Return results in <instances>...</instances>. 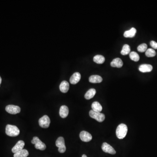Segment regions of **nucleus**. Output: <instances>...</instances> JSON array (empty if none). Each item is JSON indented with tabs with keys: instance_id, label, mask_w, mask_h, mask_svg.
<instances>
[{
	"instance_id": "21",
	"label": "nucleus",
	"mask_w": 157,
	"mask_h": 157,
	"mask_svg": "<svg viewBox=\"0 0 157 157\" xmlns=\"http://www.w3.org/2000/svg\"><path fill=\"white\" fill-rule=\"evenodd\" d=\"M105 58L102 55H96L94 58V62L99 64L103 63L105 62Z\"/></svg>"
},
{
	"instance_id": "1",
	"label": "nucleus",
	"mask_w": 157,
	"mask_h": 157,
	"mask_svg": "<svg viewBox=\"0 0 157 157\" xmlns=\"http://www.w3.org/2000/svg\"><path fill=\"white\" fill-rule=\"evenodd\" d=\"M128 128L127 126L124 124H121L117 126L116 129V135L118 138L122 139L127 134Z\"/></svg>"
},
{
	"instance_id": "6",
	"label": "nucleus",
	"mask_w": 157,
	"mask_h": 157,
	"mask_svg": "<svg viewBox=\"0 0 157 157\" xmlns=\"http://www.w3.org/2000/svg\"><path fill=\"white\" fill-rule=\"evenodd\" d=\"M39 125L41 127L47 128L50 127V120L47 115H44L39 119Z\"/></svg>"
},
{
	"instance_id": "9",
	"label": "nucleus",
	"mask_w": 157,
	"mask_h": 157,
	"mask_svg": "<svg viewBox=\"0 0 157 157\" xmlns=\"http://www.w3.org/2000/svg\"><path fill=\"white\" fill-rule=\"evenodd\" d=\"M81 139L84 142H87L92 139V136L90 134L86 131H82L80 134Z\"/></svg>"
},
{
	"instance_id": "5",
	"label": "nucleus",
	"mask_w": 157,
	"mask_h": 157,
	"mask_svg": "<svg viewBox=\"0 0 157 157\" xmlns=\"http://www.w3.org/2000/svg\"><path fill=\"white\" fill-rule=\"evenodd\" d=\"M56 146L58 147V151L61 153H63L66 151V147L64 139L63 137L58 138L56 142Z\"/></svg>"
},
{
	"instance_id": "13",
	"label": "nucleus",
	"mask_w": 157,
	"mask_h": 157,
	"mask_svg": "<svg viewBox=\"0 0 157 157\" xmlns=\"http://www.w3.org/2000/svg\"><path fill=\"white\" fill-rule=\"evenodd\" d=\"M110 65L113 67L121 68L123 65V61L119 58L114 59L110 63Z\"/></svg>"
},
{
	"instance_id": "23",
	"label": "nucleus",
	"mask_w": 157,
	"mask_h": 157,
	"mask_svg": "<svg viewBox=\"0 0 157 157\" xmlns=\"http://www.w3.org/2000/svg\"><path fill=\"white\" fill-rule=\"evenodd\" d=\"M130 51H131V49H130V46L128 45L125 44L123 46V49L121 53V55L125 56V55H127V54H129Z\"/></svg>"
},
{
	"instance_id": "8",
	"label": "nucleus",
	"mask_w": 157,
	"mask_h": 157,
	"mask_svg": "<svg viewBox=\"0 0 157 157\" xmlns=\"http://www.w3.org/2000/svg\"><path fill=\"white\" fill-rule=\"evenodd\" d=\"M101 147L103 151L105 153L112 154H114L116 153L114 149L109 144H107L106 142H104L102 144Z\"/></svg>"
},
{
	"instance_id": "27",
	"label": "nucleus",
	"mask_w": 157,
	"mask_h": 157,
	"mask_svg": "<svg viewBox=\"0 0 157 157\" xmlns=\"http://www.w3.org/2000/svg\"><path fill=\"white\" fill-rule=\"evenodd\" d=\"M1 81H2V79H1V77L0 76V85L1 84Z\"/></svg>"
},
{
	"instance_id": "26",
	"label": "nucleus",
	"mask_w": 157,
	"mask_h": 157,
	"mask_svg": "<svg viewBox=\"0 0 157 157\" xmlns=\"http://www.w3.org/2000/svg\"><path fill=\"white\" fill-rule=\"evenodd\" d=\"M150 45L154 49H157V43L155 41H151L150 42Z\"/></svg>"
},
{
	"instance_id": "14",
	"label": "nucleus",
	"mask_w": 157,
	"mask_h": 157,
	"mask_svg": "<svg viewBox=\"0 0 157 157\" xmlns=\"http://www.w3.org/2000/svg\"><path fill=\"white\" fill-rule=\"evenodd\" d=\"M152 70V66L150 64H142L139 67L140 71L142 72H150Z\"/></svg>"
},
{
	"instance_id": "28",
	"label": "nucleus",
	"mask_w": 157,
	"mask_h": 157,
	"mask_svg": "<svg viewBox=\"0 0 157 157\" xmlns=\"http://www.w3.org/2000/svg\"><path fill=\"white\" fill-rule=\"evenodd\" d=\"M82 157H87V155H85V154H83V155H82Z\"/></svg>"
},
{
	"instance_id": "15",
	"label": "nucleus",
	"mask_w": 157,
	"mask_h": 157,
	"mask_svg": "<svg viewBox=\"0 0 157 157\" xmlns=\"http://www.w3.org/2000/svg\"><path fill=\"white\" fill-rule=\"evenodd\" d=\"M70 88L69 83L66 81H63L61 82L59 86L60 91L62 93H66L68 92Z\"/></svg>"
},
{
	"instance_id": "17",
	"label": "nucleus",
	"mask_w": 157,
	"mask_h": 157,
	"mask_svg": "<svg viewBox=\"0 0 157 157\" xmlns=\"http://www.w3.org/2000/svg\"><path fill=\"white\" fill-rule=\"evenodd\" d=\"M136 32V29L134 28H132L130 30L125 32L124 35L125 38H133L135 36Z\"/></svg>"
},
{
	"instance_id": "16",
	"label": "nucleus",
	"mask_w": 157,
	"mask_h": 157,
	"mask_svg": "<svg viewBox=\"0 0 157 157\" xmlns=\"http://www.w3.org/2000/svg\"><path fill=\"white\" fill-rule=\"evenodd\" d=\"M102 81V78L99 75H92L89 78L90 82L91 83H100Z\"/></svg>"
},
{
	"instance_id": "12",
	"label": "nucleus",
	"mask_w": 157,
	"mask_h": 157,
	"mask_svg": "<svg viewBox=\"0 0 157 157\" xmlns=\"http://www.w3.org/2000/svg\"><path fill=\"white\" fill-rule=\"evenodd\" d=\"M69 108L65 105L61 106L59 110V115L63 118H66L69 114Z\"/></svg>"
},
{
	"instance_id": "25",
	"label": "nucleus",
	"mask_w": 157,
	"mask_h": 157,
	"mask_svg": "<svg viewBox=\"0 0 157 157\" xmlns=\"http://www.w3.org/2000/svg\"><path fill=\"white\" fill-rule=\"evenodd\" d=\"M147 48V45L145 43H143L139 45L137 49H138V51L139 52H144L146 51Z\"/></svg>"
},
{
	"instance_id": "3",
	"label": "nucleus",
	"mask_w": 157,
	"mask_h": 157,
	"mask_svg": "<svg viewBox=\"0 0 157 157\" xmlns=\"http://www.w3.org/2000/svg\"><path fill=\"white\" fill-rule=\"evenodd\" d=\"M89 115L92 118L94 119L98 122H102L105 119V115L101 112H95L93 110H90Z\"/></svg>"
},
{
	"instance_id": "20",
	"label": "nucleus",
	"mask_w": 157,
	"mask_h": 157,
	"mask_svg": "<svg viewBox=\"0 0 157 157\" xmlns=\"http://www.w3.org/2000/svg\"><path fill=\"white\" fill-rule=\"evenodd\" d=\"M96 93V90L94 89H90L85 95V99L87 100H90L91 98H93Z\"/></svg>"
},
{
	"instance_id": "18",
	"label": "nucleus",
	"mask_w": 157,
	"mask_h": 157,
	"mask_svg": "<svg viewBox=\"0 0 157 157\" xmlns=\"http://www.w3.org/2000/svg\"><path fill=\"white\" fill-rule=\"evenodd\" d=\"M91 107H92V110L95 112H101L102 110V107L98 102H94L92 103Z\"/></svg>"
},
{
	"instance_id": "11",
	"label": "nucleus",
	"mask_w": 157,
	"mask_h": 157,
	"mask_svg": "<svg viewBox=\"0 0 157 157\" xmlns=\"http://www.w3.org/2000/svg\"><path fill=\"white\" fill-rule=\"evenodd\" d=\"M81 75L79 72H75L70 78V83L72 84H76L80 81Z\"/></svg>"
},
{
	"instance_id": "7",
	"label": "nucleus",
	"mask_w": 157,
	"mask_h": 157,
	"mask_svg": "<svg viewBox=\"0 0 157 157\" xmlns=\"http://www.w3.org/2000/svg\"><path fill=\"white\" fill-rule=\"evenodd\" d=\"M6 110L9 114H16L20 112L21 108L19 106L14 105H9L6 107Z\"/></svg>"
},
{
	"instance_id": "4",
	"label": "nucleus",
	"mask_w": 157,
	"mask_h": 157,
	"mask_svg": "<svg viewBox=\"0 0 157 157\" xmlns=\"http://www.w3.org/2000/svg\"><path fill=\"white\" fill-rule=\"evenodd\" d=\"M31 142L32 144L34 145V147L36 149L41 151H43L46 149V145L43 142H42L38 137H34Z\"/></svg>"
},
{
	"instance_id": "19",
	"label": "nucleus",
	"mask_w": 157,
	"mask_h": 157,
	"mask_svg": "<svg viewBox=\"0 0 157 157\" xmlns=\"http://www.w3.org/2000/svg\"><path fill=\"white\" fill-rule=\"evenodd\" d=\"M29 155L28 151L26 149H22L21 151L14 153V157H27Z\"/></svg>"
},
{
	"instance_id": "2",
	"label": "nucleus",
	"mask_w": 157,
	"mask_h": 157,
	"mask_svg": "<svg viewBox=\"0 0 157 157\" xmlns=\"http://www.w3.org/2000/svg\"><path fill=\"white\" fill-rule=\"evenodd\" d=\"M6 132L10 137H16L19 134L20 130L16 126L8 125L6 127Z\"/></svg>"
},
{
	"instance_id": "10",
	"label": "nucleus",
	"mask_w": 157,
	"mask_h": 157,
	"mask_svg": "<svg viewBox=\"0 0 157 157\" xmlns=\"http://www.w3.org/2000/svg\"><path fill=\"white\" fill-rule=\"evenodd\" d=\"M25 143L23 140H19L14 147L12 148V152L16 153L19 151H21L24 148Z\"/></svg>"
},
{
	"instance_id": "22",
	"label": "nucleus",
	"mask_w": 157,
	"mask_h": 157,
	"mask_svg": "<svg viewBox=\"0 0 157 157\" xmlns=\"http://www.w3.org/2000/svg\"><path fill=\"white\" fill-rule=\"evenodd\" d=\"M130 59L134 62H138L140 59V56L138 54L135 52H132L129 55Z\"/></svg>"
},
{
	"instance_id": "24",
	"label": "nucleus",
	"mask_w": 157,
	"mask_h": 157,
	"mask_svg": "<svg viewBox=\"0 0 157 157\" xmlns=\"http://www.w3.org/2000/svg\"><path fill=\"white\" fill-rule=\"evenodd\" d=\"M156 52L154 49H148L145 52V55L147 57H153L156 55Z\"/></svg>"
}]
</instances>
